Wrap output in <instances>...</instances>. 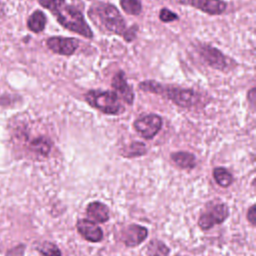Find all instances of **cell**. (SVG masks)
<instances>
[{
	"mask_svg": "<svg viewBox=\"0 0 256 256\" xmlns=\"http://www.w3.org/2000/svg\"><path fill=\"white\" fill-rule=\"evenodd\" d=\"M44 8L50 10L59 24L65 29L75 32L85 38H93V32L88 26L82 12L65 0H39Z\"/></svg>",
	"mask_w": 256,
	"mask_h": 256,
	"instance_id": "1",
	"label": "cell"
},
{
	"mask_svg": "<svg viewBox=\"0 0 256 256\" xmlns=\"http://www.w3.org/2000/svg\"><path fill=\"white\" fill-rule=\"evenodd\" d=\"M88 15L95 25L104 31L122 36L126 30L124 18L119 10L110 3H93L90 6Z\"/></svg>",
	"mask_w": 256,
	"mask_h": 256,
	"instance_id": "2",
	"label": "cell"
},
{
	"mask_svg": "<svg viewBox=\"0 0 256 256\" xmlns=\"http://www.w3.org/2000/svg\"><path fill=\"white\" fill-rule=\"evenodd\" d=\"M139 88L142 91L163 95L164 97L170 99L176 105L183 108L192 107L196 103H198L200 100L199 94L192 89H183L178 87L164 86L153 80L141 82L139 84Z\"/></svg>",
	"mask_w": 256,
	"mask_h": 256,
	"instance_id": "3",
	"label": "cell"
},
{
	"mask_svg": "<svg viewBox=\"0 0 256 256\" xmlns=\"http://www.w3.org/2000/svg\"><path fill=\"white\" fill-rule=\"evenodd\" d=\"M84 97L90 106L105 114L117 115L124 110L119 101V96L114 91L90 90Z\"/></svg>",
	"mask_w": 256,
	"mask_h": 256,
	"instance_id": "4",
	"label": "cell"
},
{
	"mask_svg": "<svg viewBox=\"0 0 256 256\" xmlns=\"http://www.w3.org/2000/svg\"><path fill=\"white\" fill-rule=\"evenodd\" d=\"M197 51L202 59L213 69L220 71H228L236 66V63L224 55L219 49L209 44H199Z\"/></svg>",
	"mask_w": 256,
	"mask_h": 256,
	"instance_id": "5",
	"label": "cell"
},
{
	"mask_svg": "<svg viewBox=\"0 0 256 256\" xmlns=\"http://www.w3.org/2000/svg\"><path fill=\"white\" fill-rule=\"evenodd\" d=\"M229 215V210L226 204L213 201L208 203L206 210L200 215L198 225L203 230H209L214 225L224 222Z\"/></svg>",
	"mask_w": 256,
	"mask_h": 256,
	"instance_id": "6",
	"label": "cell"
},
{
	"mask_svg": "<svg viewBox=\"0 0 256 256\" xmlns=\"http://www.w3.org/2000/svg\"><path fill=\"white\" fill-rule=\"evenodd\" d=\"M162 127V118L157 114H148L135 120L134 128L144 139L154 138Z\"/></svg>",
	"mask_w": 256,
	"mask_h": 256,
	"instance_id": "7",
	"label": "cell"
},
{
	"mask_svg": "<svg viewBox=\"0 0 256 256\" xmlns=\"http://www.w3.org/2000/svg\"><path fill=\"white\" fill-rule=\"evenodd\" d=\"M47 47L54 53L64 56L73 55L79 47V41L76 38L69 37H50L46 41Z\"/></svg>",
	"mask_w": 256,
	"mask_h": 256,
	"instance_id": "8",
	"label": "cell"
},
{
	"mask_svg": "<svg viewBox=\"0 0 256 256\" xmlns=\"http://www.w3.org/2000/svg\"><path fill=\"white\" fill-rule=\"evenodd\" d=\"M178 2L192 6L209 15H220L227 7V3L222 0H178Z\"/></svg>",
	"mask_w": 256,
	"mask_h": 256,
	"instance_id": "9",
	"label": "cell"
},
{
	"mask_svg": "<svg viewBox=\"0 0 256 256\" xmlns=\"http://www.w3.org/2000/svg\"><path fill=\"white\" fill-rule=\"evenodd\" d=\"M148 230L138 224L128 225L121 233V240L128 247H135L141 244L147 237Z\"/></svg>",
	"mask_w": 256,
	"mask_h": 256,
	"instance_id": "10",
	"label": "cell"
},
{
	"mask_svg": "<svg viewBox=\"0 0 256 256\" xmlns=\"http://www.w3.org/2000/svg\"><path fill=\"white\" fill-rule=\"evenodd\" d=\"M76 228L86 240L90 242H100L103 239L102 229L93 221L88 219H79L76 223Z\"/></svg>",
	"mask_w": 256,
	"mask_h": 256,
	"instance_id": "11",
	"label": "cell"
},
{
	"mask_svg": "<svg viewBox=\"0 0 256 256\" xmlns=\"http://www.w3.org/2000/svg\"><path fill=\"white\" fill-rule=\"evenodd\" d=\"M111 85L116 91V94L119 95L126 103L132 104L134 101V92L132 90V87L127 83L125 73L120 70L118 71L114 77L112 78Z\"/></svg>",
	"mask_w": 256,
	"mask_h": 256,
	"instance_id": "12",
	"label": "cell"
},
{
	"mask_svg": "<svg viewBox=\"0 0 256 256\" xmlns=\"http://www.w3.org/2000/svg\"><path fill=\"white\" fill-rule=\"evenodd\" d=\"M86 214L89 220L96 223H104L109 219L108 207L99 201L89 203L86 207Z\"/></svg>",
	"mask_w": 256,
	"mask_h": 256,
	"instance_id": "13",
	"label": "cell"
},
{
	"mask_svg": "<svg viewBox=\"0 0 256 256\" xmlns=\"http://www.w3.org/2000/svg\"><path fill=\"white\" fill-rule=\"evenodd\" d=\"M171 159L177 166L183 169H192L196 164L195 156L189 152H174L171 154Z\"/></svg>",
	"mask_w": 256,
	"mask_h": 256,
	"instance_id": "14",
	"label": "cell"
},
{
	"mask_svg": "<svg viewBox=\"0 0 256 256\" xmlns=\"http://www.w3.org/2000/svg\"><path fill=\"white\" fill-rule=\"evenodd\" d=\"M46 22H47V19L45 14L40 10H36L30 15L27 25L32 32L39 33L44 30Z\"/></svg>",
	"mask_w": 256,
	"mask_h": 256,
	"instance_id": "15",
	"label": "cell"
},
{
	"mask_svg": "<svg viewBox=\"0 0 256 256\" xmlns=\"http://www.w3.org/2000/svg\"><path fill=\"white\" fill-rule=\"evenodd\" d=\"M30 149L42 156H47L51 150V142L45 137H38L30 143Z\"/></svg>",
	"mask_w": 256,
	"mask_h": 256,
	"instance_id": "16",
	"label": "cell"
},
{
	"mask_svg": "<svg viewBox=\"0 0 256 256\" xmlns=\"http://www.w3.org/2000/svg\"><path fill=\"white\" fill-rule=\"evenodd\" d=\"M168 254L169 248L160 240H151L147 245L148 256H168Z\"/></svg>",
	"mask_w": 256,
	"mask_h": 256,
	"instance_id": "17",
	"label": "cell"
},
{
	"mask_svg": "<svg viewBox=\"0 0 256 256\" xmlns=\"http://www.w3.org/2000/svg\"><path fill=\"white\" fill-rule=\"evenodd\" d=\"M213 177L221 187H228L233 180L231 173L224 167H216L213 170Z\"/></svg>",
	"mask_w": 256,
	"mask_h": 256,
	"instance_id": "18",
	"label": "cell"
},
{
	"mask_svg": "<svg viewBox=\"0 0 256 256\" xmlns=\"http://www.w3.org/2000/svg\"><path fill=\"white\" fill-rule=\"evenodd\" d=\"M121 8L129 15L137 16L142 11V3L140 0H120Z\"/></svg>",
	"mask_w": 256,
	"mask_h": 256,
	"instance_id": "19",
	"label": "cell"
},
{
	"mask_svg": "<svg viewBox=\"0 0 256 256\" xmlns=\"http://www.w3.org/2000/svg\"><path fill=\"white\" fill-rule=\"evenodd\" d=\"M36 248L42 256H62L58 246L52 242L44 241L40 243Z\"/></svg>",
	"mask_w": 256,
	"mask_h": 256,
	"instance_id": "20",
	"label": "cell"
},
{
	"mask_svg": "<svg viewBox=\"0 0 256 256\" xmlns=\"http://www.w3.org/2000/svg\"><path fill=\"white\" fill-rule=\"evenodd\" d=\"M145 153H146L145 145L141 142H134L129 146L126 155L127 157H134V156H141Z\"/></svg>",
	"mask_w": 256,
	"mask_h": 256,
	"instance_id": "21",
	"label": "cell"
},
{
	"mask_svg": "<svg viewBox=\"0 0 256 256\" xmlns=\"http://www.w3.org/2000/svg\"><path fill=\"white\" fill-rule=\"evenodd\" d=\"M159 19L162 22H172L178 19V15L167 8H162L159 12Z\"/></svg>",
	"mask_w": 256,
	"mask_h": 256,
	"instance_id": "22",
	"label": "cell"
},
{
	"mask_svg": "<svg viewBox=\"0 0 256 256\" xmlns=\"http://www.w3.org/2000/svg\"><path fill=\"white\" fill-rule=\"evenodd\" d=\"M139 30L138 25L134 24L132 26H130L128 29L125 30V32L123 33V38L126 42H132L136 37H137V32Z\"/></svg>",
	"mask_w": 256,
	"mask_h": 256,
	"instance_id": "23",
	"label": "cell"
},
{
	"mask_svg": "<svg viewBox=\"0 0 256 256\" xmlns=\"http://www.w3.org/2000/svg\"><path fill=\"white\" fill-rule=\"evenodd\" d=\"M255 205H252L249 210H248V213H247V219L248 221L253 225L255 226Z\"/></svg>",
	"mask_w": 256,
	"mask_h": 256,
	"instance_id": "24",
	"label": "cell"
},
{
	"mask_svg": "<svg viewBox=\"0 0 256 256\" xmlns=\"http://www.w3.org/2000/svg\"><path fill=\"white\" fill-rule=\"evenodd\" d=\"M3 14V5H2V2L0 0V15Z\"/></svg>",
	"mask_w": 256,
	"mask_h": 256,
	"instance_id": "25",
	"label": "cell"
}]
</instances>
